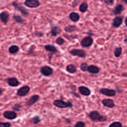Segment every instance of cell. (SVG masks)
I'll return each mask as SVG.
<instances>
[{
    "label": "cell",
    "instance_id": "cell-5",
    "mask_svg": "<svg viewBox=\"0 0 127 127\" xmlns=\"http://www.w3.org/2000/svg\"><path fill=\"white\" fill-rule=\"evenodd\" d=\"M69 53L71 55L79 58H85L86 55L85 52L82 49H73L69 51Z\"/></svg>",
    "mask_w": 127,
    "mask_h": 127
},
{
    "label": "cell",
    "instance_id": "cell-30",
    "mask_svg": "<svg viewBox=\"0 0 127 127\" xmlns=\"http://www.w3.org/2000/svg\"><path fill=\"white\" fill-rule=\"evenodd\" d=\"M64 42H65L63 38H62L61 37H59L56 40V44L60 45V46L62 45L64 43Z\"/></svg>",
    "mask_w": 127,
    "mask_h": 127
},
{
    "label": "cell",
    "instance_id": "cell-8",
    "mask_svg": "<svg viewBox=\"0 0 127 127\" xmlns=\"http://www.w3.org/2000/svg\"><path fill=\"white\" fill-rule=\"evenodd\" d=\"M30 91V87L28 85H24L19 88L17 91V95L19 96H24L26 95Z\"/></svg>",
    "mask_w": 127,
    "mask_h": 127
},
{
    "label": "cell",
    "instance_id": "cell-33",
    "mask_svg": "<svg viewBox=\"0 0 127 127\" xmlns=\"http://www.w3.org/2000/svg\"><path fill=\"white\" fill-rule=\"evenodd\" d=\"M21 107V105H20V104H15L13 107H12V109L14 111H19L20 110V108Z\"/></svg>",
    "mask_w": 127,
    "mask_h": 127
},
{
    "label": "cell",
    "instance_id": "cell-41",
    "mask_svg": "<svg viewBox=\"0 0 127 127\" xmlns=\"http://www.w3.org/2000/svg\"><path fill=\"white\" fill-rule=\"evenodd\" d=\"M123 1H124L126 3H127V0H122Z\"/></svg>",
    "mask_w": 127,
    "mask_h": 127
},
{
    "label": "cell",
    "instance_id": "cell-1",
    "mask_svg": "<svg viewBox=\"0 0 127 127\" xmlns=\"http://www.w3.org/2000/svg\"><path fill=\"white\" fill-rule=\"evenodd\" d=\"M89 117L93 121L103 122L107 120V117L105 116L100 115L97 111H93L90 112Z\"/></svg>",
    "mask_w": 127,
    "mask_h": 127
},
{
    "label": "cell",
    "instance_id": "cell-19",
    "mask_svg": "<svg viewBox=\"0 0 127 127\" xmlns=\"http://www.w3.org/2000/svg\"><path fill=\"white\" fill-rule=\"evenodd\" d=\"M0 20L3 23L6 24L8 21L9 16L7 12L5 11L1 12L0 13Z\"/></svg>",
    "mask_w": 127,
    "mask_h": 127
},
{
    "label": "cell",
    "instance_id": "cell-37",
    "mask_svg": "<svg viewBox=\"0 0 127 127\" xmlns=\"http://www.w3.org/2000/svg\"><path fill=\"white\" fill-rule=\"evenodd\" d=\"M65 122L66 123H68V124H69L70 123V120L69 119H65Z\"/></svg>",
    "mask_w": 127,
    "mask_h": 127
},
{
    "label": "cell",
    "instance_id": "cell-21",
    "mask_svg": "<svg viewBox=\"0 0 127 127\" xmlns=\"http://www.w3.org/2000/svg\"><path fill=\"white\" fill-rule=\"evenodd\" d=\"M66 70L70 73H74L77 71V67L73 64H69L66 66Z\"/></svg>",
    "mask_w": 127,
    "mask_h": 127
},
{
    "label": "cell",
    "instance_id": "cell-24",
    "mask_svg": "<svg viewBox=\"0 0 127 127\" xmlns=\"http://www.w3.org/2000/svg\"><path fill=\"white\" fill-rule=\"evenodd\" d=\"M88 4L86 2H83L80 4L79 7V10L81 12H85L88 9Z\"/></svg>",
    "mask_w": 127,
    "mask_h": 127
},
{
    "label": "cell",
    "instance_id": "cell-15",
    "mask_svg": "<svg viewBox=\"0 0 127 127\" xmlns=\"http://www.w3.org/2000/svg\"><path fill=\"white\" fill-rule=\"evenodd\" d=\"M102 103L104 106L110 108H113L115 106L114 101L111 99H105L102 101Z\"/></svg>",
    "mask_w": 127,
    "mask_h": 127
},
{
    "label": "cell",
    "instance_id": "cell-20",
    "mask_svg": "<svg viewBox=\"0 0 127 127\" xmlns=\"http://www.w3.org/2000/svg\"><path fill=\"white\" fill-rule=\"evenodd\" d=\"M69 19L73 22H77L80 18L79 14L75 12H72L69 15Z\"/></svg>",
    "mask_w": 127,
    "mask_h": 127
},
{
    "label": "cell",
    "instance_id": "cell-3",
    "mask_svg": "<svg viewBox=\"0 0 127 127\" xmlns=\"http://www.w3.org/2000/svg\"><path fill=\"white\" fill-rule=\"evenodd\" d=\"M40 71L41 73L45 76H49L53 73V68L48 65H44L41 67Z\"/></svg>",
    "mask_w": 127,
    "mask_h": 127
},
{
    "label": "cell",
    "instance_id": "cell-22",
    "mask_svg": "<svg viewBox=\"0 0 127 127\" xmlns=\"http://www.w3.org/2000/svg\"><path fill=\"white\" fill-rule=\"evenodd\" d=\"M123 9V5L121 4H119L115 7L114 9L113 10V12L114 14L118 15V14H119L121 13Z\"/></svg>",
    "mask_w": 127,
    "mask_h": 127
},
{
    "label": "cell",
    "instance_id": "cell-36",
    "mask_svg": "<svg viewBox=\"0 0 127 127\" xmlns=\"http://www.w3.org/2000/svg\"><path fill=\"white\" fill-rule=\"evenodd\" d=\"M71 93L72 94H73L75 96H76V97H80V96H79V95L77 94V93H76L75 91H73V92H71Z\"/></svg>",
    "mask_w": 127,
    "mask_h": 127
},
{
    "label": "cell",
    "instance_id": "cell-38",
    "mask_svg": "<svg viewBox=\"0 0 127 127\" xmlns=\"http://www.w3.org/2000/svg\"><path fill=\"white\" fill-rule=\"evenodd\" d=\"M71 88L73 90H75L76 89V86L75 85H71Z\"/></svg>",
    "mask_w": 127,
    "mask_h": 127
},
{
    "label": "cell",
    "instance_id": "cell-12",
    "mask_svg": "<svg viewBox=\"0 0 127 127\" xmlns=\"http://www.w3.org/2000/svg\"><path fill=\"white\" fill-rule=\"evenodd\" d=\"M6 81L9 86L11 87H16L20 84L19 81L15 77H10L6 79Z\"/></svg>",
    "mask_w": 127,
    "mask_h": 127
},
{
    "label": "cell",
    "instance_id": "cell-40",
    "mask_svg": "<svg viewBox=\"0 0 127 127\" xmlns=\"http://www.w3.org/2000/svg\"><path fill=\"white\" fill-rule=\"evenodd\" d=\"M125 24H126V26L127 27V17L126 18V19H125Z\"/></svg>",
    "mask_w": 127,
    "mask_h": 127
},
{
    "label": "cell",
    "instance_id": "cell-4",
    "mask_svg": "<svg viewBox=\"0 0 127 127\" xmlns=\"http://www.w3.org/2000/svg\"><path fill=\"white\" fill-rule=\"evenodd\" d=\"M93 43V40L90 36H86L83 38L80 44L82 47L84 48H87L90 47Z\"/></svg>",
    "mask_w": 127,
    "mask_h": 127
},
{
    "label": "cell",
    "instance_id": "cell-9",
    "mask_svg": "<svg viewBox=\"0 0 127 127\" xmlns=\"http://www.w3.org/2000/svg\"><path fill=\"white\" fill-rule=\"evenodd\" d=\"M99 92L102 94L110 97H113L116 95V91L114 90L106 88H101L99 90Z\"/></svg>",
    "mask_w": 127,
    "mask_h": 127
},
{
    "label": "cell",
    "instance_id": "cell-34",
    "mask_svg": "<svg viewBox=\"0 0 127 127\" xmlns=\"http://www.w3.org/2000/svg\"><path fill=\"white\" fill-rule=\"evenodd\" d=\"M11 124L9 122H0V127H10Z\"/></svg>",
    "mask_w": 127,
    "mask_h": 127
},
{
    "label": "cell",
    "instance_id": "cell-28",
    "mask_svg": "<svg viewBox=\"0 0 127 127\" xmlns=\"http://www.w3.org/2000/svg\"><path fill=\"white\" fill-rule=\"evenodd\" d=\"M88 67H89L88 64L86 63H82L80 65V68L81 70L83 71H87Z\"/></svg>",
    "mask_w": 127,
    "mask_h": 127
},
{
    "label": "cell",
    "instance_id": "cell-7",
    "mask_svg": "<svg viewBox=\"0 0 127 127\" xmlns=\"http://www.w3.org/2000/svg\"><path fill=\"white\" fill-rule=\"evenodd\" d=\"M12 6L17 10L19 11L22 14L24 15H28L29 14V11L27 10V9H26L24 6L22 5H19L16 2L14 1L12 3Z\"/></svg>",
    "mask_w": 127,
    "mask_h": 127
},
{
    "label": "cell",
    "instance_id": "cell-39",
    "mask_svg": "<svg viewBox=\"0 0 127 127\" xmlns=\"http://www.w3.org/2000/svg\"><path fill=\"white\" fill-rule=\"evenodd\" d=\"M124 41H125V42H126V43H127V36H126V37H125V40H124Z\"/></svg>",
    "mask_w": 127,
    "mask_h": 127
},
{
    "label": "cell",
    "instance_id": "cell-31",
    "mask_svg": "<svg viewBox=\"0 0 127 127\" xmlns=\"http://www.w3.org/2000/svg\"><path fill=\"white\" fill-rule=\"evenodd\" d=\"M109 127H122V124L119 122H115L110 125Z\"/></svg>",
    "mask_w": 127,
    "mask_h": 127
},
{
    "label": "cell",
    "instance_id": "cell-25",
    "mask_svg": "<svg viewBox=\"0 0 127 127\" xmlns=\"http://www.w3.org/2000/svg\"><path fill=\"white\" fill-rule=\"evenodd\" d=\"M77 29L75 25H68L64 28V31L67 33H71Z\"/></svg>",
    "mask_w": 127,
    "mask_h": 127
},
{
    "label": "cell",
    "instance_id": "cell-23",
    "mask_svg": "<svg viewBox=\"0 0 127 127\" xmlns=\"http://www.w3.org/2000/svg\"><path fill=\"white\" fill-rule=\"evenodd\" d=\"M19 50V48L18 46L15 45H11L8 48V52L11 54H14L17 53Z\"/></svg>",
    "mask_w": 127,
    "mask_h": 127
},
{
    "label": "cell",
    "instance_id": "cell-26",
    "mask_svg": "<svg viewBox=\"0 0 127 127\" xmlns=\"http://www.w3.org/2000/svg\"><path fill=\"white\" fill-rule=\"evenodd\" d=\"M13 18L15 21L18 23H22L24 22V19L19 15H14Z\"/></svg>",
    "mask_w": 127,
    "mask_h": 127
},
{
    "label": "cell",
    "instance_id": "cell-13",
    "mask_svg": "<svg viewBox=\"0 0 127 127\" xmlns=\"http://www.w3.org/2000/svg\"><path fill=\"white\" fill-rule=\"evenodd\" d=\"M79 93L84 96H89L91 94V91L87 87L85 86H80L78 88Z\"/></svg>",
    "mask_w": 127,
    "mask_h": 127
},
{
    "label": "cell",
    "instance_id": "cell-2",
    "mask_svg": "<svg viewBox=\"0 0 127 127\" xmlns=\"http://www.w3.org/2000/svg\"><path fill=\"white\" fill-rule=\"evenodd\" d=\"M53 104L55 106L59 108H71L73 106L72 103L69 101H68L67 102H65L63 100L59 99L55 100L53 102Z\"/></svg>",
    "mask_w": 127,
    "mask_h": 127
},
{
    "label": "cell",
    "instance_id": "cell-14",
    "mask_svg": "<svg viewBox=\"0 0 127 127\" xmlns=\"http://www.w3.org/2000/svg\"><path fill=\"white\" fill-rule=\"evenodd\" d=\"M61 31L62 30L59 26L57 25L52 26L51 29V35L53 37H56V36L60 34V33L61 32Z\"/></svg>",
    "mask_w": 127,
    "mask_h": 127
},
{
    "label": "cell",
    "instance_id": "cell-29",
    "mask_svg": "<svg viewBox=\"0 0 127 127\" xmlns=\"http://www.w3.org/2000/svg\"><path fill=\"white\" fill-rule=\"evenodd\" d=\"M31 121L33 124L36 125V124H38V123H39L41 122V120L39 116H35V117H33L32 118H31Z\"/></svg>",
    "mask_w": 127,
    "mask_h": 127
},
{
    "label": "cell",
    "instance_id": "cell-42",
    "mask_svg": "<svg viewBox=\"0 0 127 127\" xmlns=\"http://www.w3.org/2000/svg\"></svg>",
    "mask_w": 127,
    "mask_h": 127
},
{
    "label": "cell",
    "instance_id": "cell-6",
    "mask_svg": "<svg viewBox=\"0 0 127 127\" xmlns=\"http://www.w3.org/2000/svg\"><path fill=\"white\" fill-rule=\"evenodd\" d=\"M24 5L29 8H36L38 7L40 3L38 0H25L24 2Z\"/></svg>",
    "mask_w": 127,
    "mask_h": 127
},
{
    "label": "cell",
    "instance_id": "cell-18",
    "mask_svg": "<svg viewBox=\"0 0 127 127\" xmlns=\"http://www.w3.org/2000/svg\"><path fill=\"white\" fill-rule=\"evenodd\" d=\"M87 71L91 74H96L99 72L100 68L96 65L91 64L89 65Z\"/></svg>",
    "mask_w": 127,
    "mask_h": 127
},
{
    "label": "cell",
    "instance_id": "cell-10",
    "mask_svg": "<svg viewBox=\"0 0 127 127\" xmlns=\"http://www.w3.org/2000/svg\"><path fill=\"white\" fill-rule=\"evenodd\" d=\"M3 116L8 120H13L17 117V114L14 111H5L3 113Z\"/></svg>",
    "mask_w": 127,
    "mask_h": 127
},
{
    "label": "cell",
    "instance_id": "cell-16",
    "mask_svg": "<svg viewBox=\"0 0 127 127\" xmlns=\"http://www.w3.org/2000/svg\"><path fill=\"white\" fill-rule=\"evenodd\" d=\"M122 21H123L122 17L120 16H116L113 19L112 25L114 27H115V28L119 27L122 23Z\"/></svg>",
    "mask_w": 127,
    "mask_h": 127
},
{
    "label": "cell",
    "instance_id": "cell-32",
    "mask_svg": "<svg viewBox=\"0 0 127 127\" xmlns=\"http://www.w3.org/2000/svg\"><path fill=\"white\" fill-rule=\"evenodd\" d=\"M73 127H85V124L82 121H78L75 123Z\"/></svg>",
    "mask_w": 127,
    "mask_h": 127
},
{
    "label": "cell",
    "instance_id": "cell-27",
    "mask_svg": "<svg viewBox=\"0 0 127 127\" xmlns=\"http://www.w3.org/2000/svg\"><path fill=\"white\" fill-rule=\"evenodd\" d=\"M122 52V49L121 47H117L114 50V55L116 57H119L121 56Z\"/></svg>",
    "mask_w": 127,
    "mask_h": 127
},
{
    "label": "cell",
    "instance_id": "cell-35",
    "mask_svg": "<svg viewBox=\"0 0 127 127\" xmlns=\"http://www.w3.org/2000/svg\"><path fill=\"white\" fill-rule=\"evenodd\" d=\"M104 1L106 4H107V5L111 6L113 4L114 0H104Z\"/></svg>",
    "mask_w": 127,
    "mask_h": 127
},
{
    "label": "cell",
    "instance_id": "cell-17",
    "mask_svg": "<svg viewBox=\"0 0 127 127\" xmlns=\"http://www.w3.org/2000/svg\"><path fill=\"white\" fill-rule=\"evenodd\" d=\"M45 49L46 50V51L49 52L52 54H54L58 52L57 48L55 46L51 44H48L45 45Z\"/></svg>",
    "mask_w": 127,
    "mask_h": 127
},
{
    "label": "cell",
    "instance_id": "cell-11",
    "mask_svg": "<svg viewBox=\"0 0 127 127\" xmlns=\"http://www.w3.org/2000/svg\"><path fill=\"white\" fill-rule=\"evenodd\" d=\"M40 97L37 94H35L32 96L26 102V105L30 106L34 104L36 102H37L39 100Z\"/></svg>",
    "mask_w": 127,
    "mask_h": 127
}]
</instances>
